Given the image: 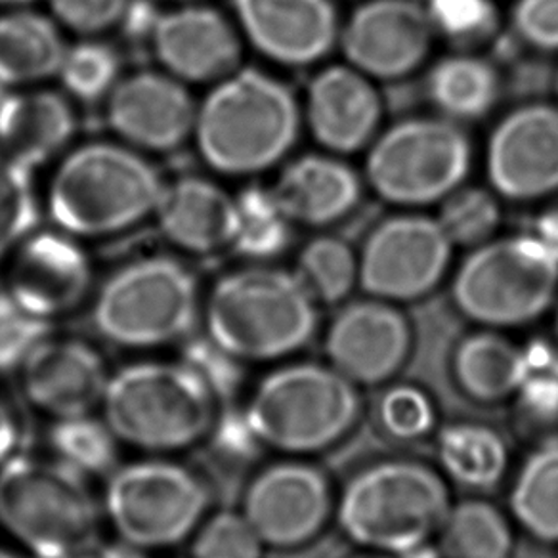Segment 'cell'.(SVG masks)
I'll list each match as a JSON object with an SVG mask.
<instances>
[{"mask_svg":"<svg viewBox=\"0 0 558 558\" xmlns=\"http://www.w3.org/2000/svg\"><path fill=\"white\" fill-rule=\"evenodd\" d=\"M326 352L331 367L354 385H379L410 356V324L385 303L350 304L329 327Z\"/></svg>","mask_w":558,"mask_h":558,"instance_id":"obj_14","label":"cell"},{"mask_svg":"<svg viewBox=\"0 0 558 558\" xmlns=\"http://www.w3.org/2000/svg\"><path fill=\"white\" fill-rule=\"evenodd\" d=\"M106 425L116 438L142 450H184L209 435L217 398L194 367L134 364L109 377Z\"/></svg>","mask_w":558,"mask_h":558,"instance_id":"obj_4","label":"cell"},{"mask_svg":"<svg viewBox=\"0 0 558 558\" xmlns=\"http://www.w3.org/2000/svg\"><path fill=\"white\" fill-rule=\"evenodd\" d=\"M60 32L35 12L0 17V83L29 85L60 73L65 58Z\"/></svg>","mask_w":558,"mask_h":558,"instance_id":"obj_27","label":"cell"},{"mask_svg":"<svg viewBox=\"0 0 558 558\" xmlns=\"http://www.w3.org/2000/svg\"><path fill=\"white\" fill-rule=\"evenodd\" d=\"M433 29L427 12L411 0H373L350 20L342 48L357 70L400 77L427 56Z\"/></svg>","mask_w":558,"mask_h":558,"instance_id":"obj_15","label":"cell"},{"mask_svg":"<svg viewBox=\"0 0 558 558\" xmlns=\"http://www.w3.org/2000/svg\"><path fill=\"white\" fill-rule=\"evenodd\" d=\"M446 558H509L512 530L504 512L488 501H461L438 530Z\"/></svg>","mask_w":558,"mask_h":558,"instance_id":"obj_29","label":"cell"},{"mask_svg":"<svg viewBox=\"0 0 558 558\" xmlns=\"http://www.w3.org/2000/svg\"><path fill=\"white\" fill-rule=\"evenodd\" d=\"M163 187L144 157L113 144H90L60 165L48 207L65 232L104 235L156 213Z\"/></svg>","mask_w":558,"mask_h":558,"instance_id":"obj_5","label":"cell"},{"mask_svg":"<svg viewBox=\"0 0 558 558\" xmlns=\"http://www.w3.org/2000/svg\"><path fill=\"white\" fill-rule=\"evenodd\" d=\"M514 24L530 45L558 48V0H520Z\"/></svg>","mask_w":558,"mask_h":558,"instance_id":"obj_44","label":"cell"},{"mask_svg":"<svg viewBox=\"0 0 558 558\" xmlns=\"http://www.w3.org/2000/svg\"><path fill=\"white\" fill-rule=\"evenodd\" d=\"M331 511L333 496L326 474L299 461L268 466L251 482L243 499V517L274 549H296L312 542Z\"/></svg>","mask_w":558,"mask_h":558,"instance_id":"obj_13","label":"cell"},{"mask_svg":"<svg viewBox=\"0 0 558 558\" xmlns=\"http://www.w3.org/2000/svg\"><path fill=\"white\" fill-rule=\"evenodd\" d=\"M194 101L174 77L136 73L117 83L108 104L111 129L144 149L169 151L195 129Z\"/></svg>","mask_w":558,"mask_h":558,"instance_id":"obj_17","label":"cell"},{"mask_svg":"<svg viewBox=\"0 0 558 558\" xmlns=\"http://www.w3.org/2000/svg\"><path fill=\"white\" fill-rule=\"evenodd\" d=\"M52 446L77 473H104L116 461V435L108 425L86 415L60 418L52 430Z\"/></svg>","mask_w":558,"mask_h":558,"instance_id":"obj_34","label":"cell"},{"mask_svg":"<svg viewBox=\"0 0 558 558\" xmlns=\"http://www.w3.org/2000/svg\"><path fill=\"white\" fill-rule=\"evenodd\" d=\"M558 288V258L537 238L496 241L466 258L453 296L466 318L517 327L539 318Z\"/></svg>","mask_w":558,"mask_h":558,"instance_id":"obj_9","label":"cell"},{"mask_svg":"<svg viewBox=\"0 0 558 558\" xmlns=\"http://www.w3.org/2000/svg\"><path fill=\"white\" fill-rule=\"evenodd\" d=\"M235 10L251 43L278 62H314L335 39L329 0H235Z\"/></svg>","mask_w":558,"mask_h":558,"instance_id":"obj_21","label":"cell"},{"mask_svg":"<svg viewBox=\"0 0 558 558\" xmlns=\"http://www.w3.org/2000/svg\"><path fill=\"white\" fill-rule=\"evenodd\" d=\"M17 440L16 421L12 417L7 403L0 400V466L10 459Z\"/></svg>","mask_w":558,"mask_h":558,"instance_id":"obj_45","label":"cell"},{"mask_svg":"<svg viewBox=\"0 0 558 558\" xmlns=\"http://www.w3.org/2000/svg\"><path fill=\"white\" fill-rule=\"evenodd\" d=\"M489 179L512 199H534L558 190V109L514 111L489 142Z\"/></svg>","mask_w":558,"mask_h":558,"instance_id":"obj_16","label":"cell"},{"mask_svg":"<svg viewBox=\"0 0 558 558\" xmlns=\"http://www.w3.org/2000/svg\"><path fill=\"white\" fill-rule=\"evenodd\" d=\"M50 324L25 311L12 295H0V373L10 372L47 341Z\"/></svg>","mask_w":558,"mask_h":558,"instance_id":"obj_39","label":"cell"},{"mask_svg":"<svg viewBox=\"0 0 558 558\" xmlns=\"http://www.w3.org/2000/svg\"><path fill=\"white\" fill-rule=\"evenodd\" d=\"M433 27L456 43H476L496 27V10L489 0H430Z\"/></svg>","mask_w":558,"mask_h":558,"instance_id":"obj_41","label":"cell"},{"mask_svg":"<svg viewBox=\"0 0 558 558\" xmlns=\"http://www.w3.org/2000/svg\"><path fill=\"white\" fill-rule=\"evenodd\" d=\"M75 117L60 94H7L0 104V156L32 169L70 142Z\"/></svg>","mask_w":558,"mask_h":558,"instance_id":"obj_24","label":"cell"},{"mask_svg":"<svg viewBox=\"0 0 558 558\" xmlns=\"http://www.w3.org/2000/svg\"><path fill=\"white\" fill-rule=\"evenodd\" d=\"M0 558H16L14 555H10V553H7L4 549H0Z\"/></svg>","mask_w":558,"mask_h":558,"instance_id":"obj_51","label":"cell"},{"mask_svg":"<svg viewBox=\"0 0 558 558\" xmlns=\"http://www.w3.org/2000/svg\"><path fill=\"white\" fill-rule=\"evenodd\" d=\"M156 213L161 232L192 253H210L235 240V199L207 180L182 179L165 186Z\"/></svg>","mask_w":558,"mask_h":558,"instance_id":"obj_22","label":"cell"},{"mask_svg":"<svg viewBox=\"0 0 558 558\" xmlns=\"http://www.w3.org/2000/svg\"><path fill=\"white\" fill-rule=\"evenodd\" d=\"M469 169V142L458 126L433 119L396 124L372 149L367 174L385 199L418 205L450 195Z\"/></svg>","mask_w":558,"mask_h":558,"instance_id":"obj_11","label":"cell"},{"mask_svg":"<svg viewBox=\"0 0 558 558\" xmlns=\"http://www.w3.org/2000/svg\"><path fill=\"white\" fill-rule=\"evenodd\" d=\"M450 507L440 474L417 461L390 459L350 478L337 520L347 537L365 549L400 555L438 534Z\"/></svg>","mask_w":558,"mask_h":558,"instance_id":"obj_2","label":"cell"},{"mask_svg":"<svg viewBox=\"0 0 558 558\" xmlns=\"http://www.w3.org/2000/svg\"><path fill=\"white\" fill-rule=\"evenodd\" d=\"M380 104L373 86L349 68H331L314 78L308 121L314 136L329 149L354 151L379 123Z\"/></svg>","mask_w":558,"mask_h":558,"instance_id":"obj_23","label":"cell"},{"mask_svg":"<svg viewBox=\"0 0 558 558\" xmlns=\"http://www.w3.org/2000/svg\"><path fill=\"white\" fill-rule=\"evenodd\" d=\"M357 417L356 385L318 364L270 373L247 405V428L256 440L286 453L327 450L349 435Z\"/></svg>","mask_w":558,"mask_h":558,"instance_id":"obj_6","label":"cell"},{"mask_svg":"<svg viewBox=\"0 0 558 558\" xmlns=\"http://www.w3.org/2000/svg\"><path fill=\"white\" fill-rule=\"evenodd\" d=\"M430 96L448 116L476 119L496 101V73L476 58H450L433 71Z\"/></svg>","mask_w":558,"mask_h":558,"instance_id":"obj_31","label":"cell"},{"mask_svg":"<svg viewBox=\"0 0 558 558\" xmlns=\"http://www.w3.org/2000/svg\"><path fill=\"white\" fill-rule=\"evenodd\" d=\"M63 558H94V557H88V555H86L85 550H83V553H75V555H70V557H63Z\"/></svg>","mask_w":558,"mask_h":558,"instance_id":"obj_50","label":"cell"},{"mask_svg":"<svg viewBox=\"0 0 558 558\" xmlns=\"http://www.w3.org/2000/svg\"><path fill=\"white\" fill-rule=\"evenodd\" d=\"M0 524L37 557L63 558L90 547L98 509L70 466L9 459L0 466Z\"/></svg>","mask_w":558,"mask_h":558,"instance_id":"obj_7","label":"cell"},{"mask_svg":"<svg viewBox=\"0 0 558 558\" xmlns=\"http://www.w3.org/2000/svg\"><path fill=\"white\" fill-rule=\"evenodd\" d=\"M37 225L29 169L0 156V258Z\"/></svg>","mask_w":558,"mask_h":558,"instance_id":"obj_35","label":"cell"},{"mask_svg":"<svg viewBox=\"0 0 558 558\" xmlns=\"http://www.w3.org/2000/svg\"><path fill=\"white\" fill-rule=\"evenodd\" d=\"M514 428L527 442H558V377L532 375L517 392Z\"/></svg>","mask_w":558,"mask_h":558,"instance_id":"obj_36","label":"cell"},{"mask_svg":"<svg viewBox=\"0 0 558 558\" xmlns=\"http://www.w3.org/2000/svg\"><path fill=\"white\" fill-rule=\"evenodd\" d=\"M151 40L157 60L174 78L207 83L228 77L240 60V40L232 25L205 7L157 17Z\"/></svg>","mask_w":558,"mask_h":558,"instance_id":"obj_20","label":"cell"},{"mask_svg":"<svg viewBox=\"0 0 558 558\" xmlns=\"http://www.w3.org/2000/svg\"><path fill=\"white\" fill-rule=\"evenodd\" d=\"M194 131L202 156L217 171H263L295 142L296 101L276 78L240 71L225 77L203 101Z\"/></svg>","mask_w":558,"mask_h":558,"instance_id":"obj_3","label":"cell"},{"mask_svg":"<svg viewBox=\"0 0 558 558\" xmlns=\"http://www.w3.org/2000/svg\"><path fill=\"white\" fill-rule=\"evenodd\" d=\"M537 240L558 258V202L543 213L537 222Z\"/></svg>","mask_w":558,"mask_h":558,"instance_id":"obj_46","label":"cell"},{"mask_svg":"<svg viewBox=\"0 0 558 558\" xmlns=\"http://www.w3.org/2000/svg\"><path fill=\"white\" fill-rule=\"evenodd\" d=\"M459 387L478 402H501L517 395L530 377V362L511 341L494 333H478L459 344L453 357Z\"/></svg>","mask_w":558,"mask_h":558,"instance_id":"obj_26","label":"cell"},{"mask_svg":"<svg viewBox=\"0 0 558 558\" xmlns=\"http://www.w3.org/2000/svg\"><path fill=\"white\" fill-rule=\"evenodd\" d=\"M555 331H557V339H558V314H557V322H555Z\"/></svg>","mask_w":558,"mask_h":558,"instance_id":"obj_52","label":"cell"},{"mask_svg":"<svg viewBox=\"0 0 558 558\" xmlns=\"http://www.w3.org/2000/svg\"><path fill=\"white\" fill-rule=\"evenodd\" d=\"M289 220L327 225L357 202L360 186L349 167L327 157H304L289 165L271 190Z\"/></svg>","mask_w":558,"mask_h":558,"instance_id":"obj_25","label":"cell"},{"mask_svg":"<svg viewBox=\"0 0 558 558\" xmlns=\"http://www.w3.org/2000/svg\"><path fill=\"white\" fill-rule=\"evenodd\" d=\"M356 260L349 245L335 238H319L304 248L299 279L314 301L333 304L349 295L356 279Z\"/></svg>","mask_w":558,"mask_h":558,"instance_id":"obj_33","label":"cell"},{"mask_svg":"<svg viewBox=\"0 0 558 558\" xmlns=\"http://www.w3.org/2000/svg\"><path fill=\"white\" fill-rule=\"evenodd\" d=\"M314 296L299 276L271 268L232 271L207 304L210 342L238 360H278L303 349L316 329Z\"/></svg>","mask_w":558,"mask_h":558,"instance_id":"obj_1","label":"cell"},{"mask_svg":"<svg viewBox=\"0 0 558 558\" xmlns=\"http://www.w3.org/2000/svg\"><path fill=\"white\" fill-rule=\"evenodd\" d=\"M119 62L113 50L94 43H83L65 52L60 77L73 96L98 100L117 85Z\"/></svg>","mask_w":558,"mask_h":558,"instance_id":"obj_38","label":"cell"},{"mask_svg":"<svg viewBox=\"0 0 558 558\" xmlns=\"http://www.w3.org/2000/svg\"><path fill=\"white\" fill-rule=\"evenodd\" d=\"M238 232L233 245L243 255L266 258L278 255L289 241V218L263 187H248L235 199Z\"/></svg>","mask_w":558,"mask_h":558,"instance_id":"obj_32","label":"cell"},{"mask_svg":"<svg viewBox=\"0 0 558 558\" xmlns=\"http://www.w3.org/2000/svg\"><path fill=\"white\" fill-rule=\"evenodd\" d=\"M106 509L117 532L131 545L169 547L199 524L207 509V488L174 463H136L113 474Z\"/></svg>","mask_w":558,"mask_h":558,"instance_id":"obj_10","label":"cell"},{"mask_svg":"<svg viewBox=\"0 0 558 558\" xmlns=\"http://www.w3.org/2000/svg\"><path fill=\"white\" fill-rule=\"evenodd\" d=\"M380 423L390 435L413 440L427 435L435 425V410L428 396L415 387L388 390L380 402Z\"/></svg>","mask_w":558,"mask_h":558,"instance_id":"obj_42","label":"cell"},{"mask_svg":"<svg viewBox=\"0 0 558 558\" xmlns=\"http://www.w3.org/2000/svg\"><path fill=\"white\" fill-rule=\"evenodd\" d=\"M54 16L78 33L106 32L124 16L129 0H48Z\"/></svg>","mask_w":558,"mask_h":558,"instance_id":"obj_43","label":"cell"},{"mask_svg":"<svg viewBox=\"0 0 558 558\" xmlns=\"http://www.w3.org/2000/svg\"><path fill=\"white\" fill-rule=\"evenodd\" d=\"M4 4H24V2H32V0H0Z\"/></svg>","mask_w":558,"mask_h":558,"instance_id":"obj_49","label":"cell"},{"mask_svg":"<svg viewBox=\"0 0 558 558\" xmlns=\"http://www.w3.org/2000/svg\"><path fill=\"white\" fill-rule=\"evenodd\" d=\"M7 94H9V86H4L0 83V104L7 98Z\"/></svg>","mask_w":558,"mask_h":558,"instance_id":"obj_48","label":"cell"},{"mask_svg":"<svg viewBox=\"0 0 558 558\" xmlns=\"http://www.w3.org/2000/svg\"><path fill=\"white\" fill-rule=\"evenodd\" d=\"M90 283V264L73 241L40 233L25 241L10 271V295L39 318L75 308Z\"/></svg>","mask_w":558,"mask_h":558,"instance_id":"obj_19","label":"cell"},{"mask_svg":"<svg viewBox=\"0 0 558 558\" xmlns=\"http://www.w3.org/2000/svg\"><path fill=\"white\" fill-rule=\"evenodd\" d=\"M511 511L535 539L558 543V442L537 446L520 466Z\"/></svg>","mask_w":558,"mask_h":558,"instance_id":"obj_28","label":"cell"},{"mask_svg":"<svg viewBox=\"0 0 558 558\" xmlns=\"http://www.w3.org/2000/svg\"><path fill=\"white\" fill-rule=\"evenodd\" d=\"M440 463L453 481L469 488H492L504 478L509 453L504 438L482 425H453L440 436Z\"/></svg>","mask_w":558,"mask_h":558,"instance_id":"obj_30","label":"cell"},{"mask_svg":"<svg viewBox=\"0 0 558 558\" xmlns=\"http://www.w3.org/2000/svg\"><path fill=\"white\" fill-rule=\"evenodd\" d=\"M354 558H390L388 555H385V553H367V555H357V557Z\"/></svg>","mask_w":558,"mask_h":558,"instance_id":"obj_47","label":"cell"},{"mask_svg":"<svg viewBox=\"0 0 558 558\" xmlns=\"http://www.w3.org/2000/svg\"><path fill=\"white\" fill-rule=\"evenodd\" d=\"M499 222V207L484 190H461L444 203L438 225L458 245H476L492 235Z\"/></svg>","mask_w":558,"mask_h":558,"instance_id":"obj_37","label":"cell"},{"mask_svg":"<svg viewBox=\"0 0 558 558\" xmlns=\"http://www.w3.org/2000/svg\"><path fill=\"white\" fill-rule=\"evenodd\" d=\"M22 367L29 402L58 418L88 415L108 387L104 360L83 342L43 341Z\"/></svg>","mask_w":558,"mask_h":558,"instance_id":"obj_18","label":"cell"},{"mask_svg":"<svg viewBox=\"0 0 558 558\" xmlns=\"http://www.w3.org/2000/svg\"><path fill=\"white\" fill-rule=\"evenodd\" d=\"M263 547L243 514L226 511L213 517L197 534L194 558H260Z\"/></svg>","mask_w":558,"mask_h":558,"instance_id":"obj_40","label":"cell"},{"mask_svg":"<svg viewBox=\"0 0 558 558\" xmlns=\"http://www.w3.org/2000/svg\"><path fill=\"white\" fill-rule=\"evenodd\" d=\"M197 286L182 264L146 258L124 266L106 281L94 304V326L121 347H159L192 329Z\"/></svg>","mask_w":558,"mask_h":558,"instance_id":"obj_8","label":"cell"},{"mask_svg":"<svg viewBox=\"0 0 558 558\" xmlns=\"http://www.w3.org/2000/svg\"><path fill=\"white\" fill-rule=\"evenodd\" d=\"M451 241L438 220L398 217L380 225L365 243L360 279L369 295L411 301L427 295L446 271Z\"/></svg>","mask_w":558,"mask_h":558,"instance_id":"obj_12","label":"cell"}]
</instances>
